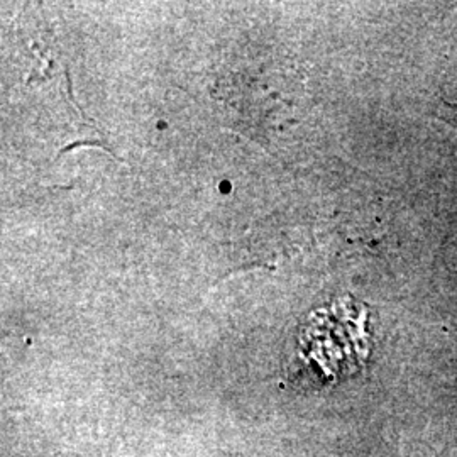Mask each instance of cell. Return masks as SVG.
Segmentation results:
<instances>
[{
    "instance_id": "obj_1",
    "label": "cell",
    "mask_w": 457,
    "mask_h": 457,
    "mask_svg": "<svg viewBox=\"0 0 457 457\" xmlns=\"http://www.w3.org/2000/svg\"><path fill=\"white\" fill-rule=\"evenodd\" d=\"M220 190H222V192H224V190H226V192L230 190V185H228V181H224V183L220 185Z\"/></svg>"
}]
</instances>
